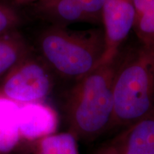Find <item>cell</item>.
Instances as JSON below:
<instances>
[{"label": "cell", "mask_w": 154, "mask_h": 154, "mask_svg": "<svg viewBox=\"0 0 154 154\" xmlns=\"http://www.w3.org/2000/svg\"><path fill=\"white\" fill-rule=\"evenodd\" d=\"M35 47L55 76L76 82L101 65L105 34L103 27L76 30L49 24L37 34Z\"/></svg>", "instance_id": "cell-1"}, {"label": "cell", "mask_w": 154, "mask_h": 154, "mask_svg": "<svg viewBox=\"0 0 154 154\" xmlns=\"http://www.w3.org/2000/svg\"><path fill=\"white\" fill-rule=\"evenodd\" d=\"M110 127L125 128L154 111V46L138 44L116 59Z\"/></svg>", "instance_id": "cell-2"}, {"label": "cell", "mask_w": 154, "mask_h": 154, "mask_svg": "<svg viewBox=\"0 0 154 154\" xmlns=\"http://www.w3.org/2000/svg\"><path fill=\"white\" fill-rule=\"evenodd\" d=\"M116 59L74 82L67 95L64 111L69 131L78 140H93L110 128Z\"/></svg>", "instance_id": "cell-3"}, {"label": "cell", "mask_w": 154, "mask_h": 154, "mask_svg": "<svg viewBox=\"0 0 154 154\" xmlns=\"http://www.w3.org/2000/svg\"><path fill=\"white\" fill-rule=\"evenodd\" d=\"M54 76L34 51L0 79V94L19 104L42 102L53 89Z\"/></svg>", "instance_id": "cell-4"}, {"label": "cell", "mask_w": 154, "mask_h": 154, "mask_svg": "<svg viewBox=\"0 0 154 154\" xmlns=\"http://www.w3.org/2000/svg\"><path fill=\"white\" fill-rule=\"evenodd\" d=\"M104 0H39L34 4L38 17L50 25L67 26L76 23H101Z\"/></svg>", "instance_id": "cell-5"}, {"label": "cell", "mask_w": 154, "mask_h": 154, "mask_svg": "<svg viewBox=\"0 0 154 154\" xmlns=\"http://www.w3.org/2000/svg\"><path fill=\"white\" fill-rule=\"evenodd\" d=\"M134 7L133 0H104L101 23L106 38V51L101 63L116 59L123 43L133 30Z\"/></svg>", "instance_id": "cell-6"}, {"label": "cell", "mask_w": 154, "mask_h": 154, "mask_svg": "<svg viewBox=\"0 0 154 154\" xmlns=\"http://www.w3.org/2000/svg\"><path fill=\"white\" fill-rule=\"evenodd\" d=\"M58 125L57 113L43 101L20 104L18 127L22 141H34L54 134Z\"/></svg>", "instance_id": "cell-7"}, {"label": "cell", "mask_w": 154, "mask_h": 154, "mask_svg": "<svg viewBox=\"0 0 154 154\" xmlns=\"http://www.w3.org/2000/svg\"><path fill=\"white\" fill-rule=\"evenodd\" d=\"M111 143L121 154H154V111L124 128Z\"/></svg>", "instance_id": "cell-8"}, {"label": "cell", "mask_w": 154, "mask_h": 154, "mask_svg": "<svg viewBox=\"0 0 154 154\" xmlns=\"http://www.w3.org/2000/svg\"><path fill=\"white\" fill-rule=\"evenodd\" d=\"M19 106L0 94V154H11L22 142L18 127Z\"/></svg>", "instance_id": "cell-9"}, {"label": "cell", "mask_w": 154, "mask_h": 154, "mask_svg": "<svg viewBox=\"0 0 154 154\" xmlns=\"http://www.w3.org/2000/svg\"><path fill=\"white\" fill-rule=\"evenodd\" d=\"M33 51L19 29L0 34V79Z\"/></svg>", "instance_id": "cell-10"}, {"label": "cell", "mask_w": 154, "mask_h": 154, "mask_svg": "<svg viewBox=\"0 0 154 154\" xmlns=\"http://www.w3.org/2000/svg\"><path fill=\"white\" fill-rule=\"evenodd\" d=\"M25 148V154H80L78 139L69 131L27 142Z\"/></svg>", "instance_id": "cell-11"}, {"label": "cell", "mask_w": 154, "mask_h": 154, "mask_svg": "<svg viewBox=\"0 0 154 154\" xmlns=\"http://www.w3.org/2000/svg\"><path fill=\"white\" fill-rule=\"evenodd\" d=\"M134 20L133 30L138 42L154 46V0H133Z\"/></svg>", "instance_id": "cell-12"}, {"label": "cell", "mask_w": 154, "mask_h": 154, "mask_svg": "<svg viewBox=\"0 0 154 154\" xmlns=\"http://www.w3.org/2000/svg\"><path fill=\"white\" fill-rule=\"evenodd\" d=\"M22 17L14 6L0 0V34L19 29Z\"/></svg>", "instance_id": "cell-13"}, {"label": "cell", "mask_w": 154, "mask_h": 154, "mask_svg": "<svg viewBox=\"0 0 154 154\" xmlns=\"http://www.w3.org/2000/svg\"><path fill=\"white\" fill-rule=\"evenodd\" d=\"M94 154H121L117 150L116 148L110 143L107 145H105L103 147H101L98 149Z\"/></svg>", "instance_id": "cell-14"}, {"label": "cell", "mask_w": 154, "mask_h": 154, "mask_svg": "<svg viewBox=\"0 0 154 154\" xmlns=\"http://www.w3.org/2000/svg\"><path fill=\"white\" fill-rule=\"evenodd\" d=\"M17 4H26L29 2V0H14Z\"/></svg>", "instance_id": "cell-15"}, {"label": "cell", "mask_w": 154, "mask_h": 154, "mask_svg": "<svg viewBox=\"0 0 154 154\" xmlns=\"http://www.w3.org/2000/svg\"><path fill=\"white\" fill-rule=\"evenodd\" d=\"M37 1H39V0H29V3H34Z\"/></svg>", "instance_id": "cell-16"}]
</instances>
